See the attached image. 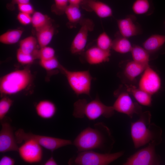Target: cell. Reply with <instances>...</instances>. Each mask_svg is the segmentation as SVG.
Instances as JSON below:
<instances>
[{"label":"cell","instance_id":"cell-16","mask_svg":"<svg viewBox=\"0 0 165 165\" xmlns=\"http://www.w3.org/2000/svg\"><path fill=\"white\" fill-rule=\"evenodd\" d=\"M82 55L86 62L97 65L109 61L111 53L110 51L102 50L96 46L89 48Z\"/></svg>","mask_w":165,"mask_h":165},{"label":"cell","instance_id":"cell-23","mask_svg":"<svg viewBox=\"0 0 165 165\" xmlns=\"http://www.w3.org/2000/svg\"><path fill=\"white\" fill-rule=\"evenodd\" d=\"M112 41V49L115 51L120 53H125L131 52L132 46L127 38L120 34L117 35Z\"/></svg>","mask_w":165,"mask_h":165},{"label":"cell","instance_id":"cell-31","mask_svg":"<svg viewBox=\"0 0 165 165\" xmlns=\"http://www.w3.org/2000/svg\"><path fill=\"white\" fill-rule=\"evenodd\" d=\"M16 56L18 62L23 65L31 64L37 58L36 55L24 53L19 49L17 50Z\"/></svg>","mask_w":165,"mask_h":165},{"label":"cell","instance_id":"cell-39","mask_svg":"<svg viewBox=\"0 0 165 165\" xmlns=\"http://www.w3.org/2000/svg\"><path fill=\"white\" fill-rule=\"evenodd\" d=\"M44 165H57V163L53 156H51L44 163Z\"/></svg>","mask_w":165,"mask_h":165},{"label":"cell","instance_id":"cell-17","mask_svg":"<svg viewBox=\"0 0 165 165\" xmlns=\"http://www.w3.org/2000/svg\"><path fill=\"white\" fill-rule=\"evenodd\" d=\"M35 109L37 115L44 119H49L53 118L57 111L55 104L48 100H43L38 101L35 105Z\"/></svg>","mask_w":165,"mask_h":165},{"label":"cell","instance_id":"cell-7","mask_svg":"<svg viewBox=\"0 0 165 165\" xmlns=\"http://www.w3.org/2000/svg\"><path fill=\"white\" fill-rule=\"evenodd\" d=\"M14 133L17 144H20L26 140H32L42 147L52 152L62 147L72 144L70 140L26 133L22 129H19Z\"/></svg>","mask_w":165,"mask_h":165},{"label":"cell","instance_id":"cell-11","mask_svg":"<svg viewBox=\"0 0 165 165\" xmlns=\"http://www.w3.org/2000/svg\"><path fill=\"white\" fill-rule=\"evenodd\" d=\"M42 147L32 140H28L19 147L17 152L21 159L26 163H39L42 160Z\"/></svg>","mask_w":165,"mask_h":165},{"label":"cell","instance_id":"cell-20","mask_svg":"<svg viewBox=\"0 0 165 165\" xmlns=\"http://www.w3.org/2000/svg\"><path fill=\"white\" fill-rule=\"evenodd\" d=\"M127 91L130 93L136 100L141 105L150 106L152 105V95L134 86H127Z\"/></svg>","mask_w":165,"mask_h":165},{"label":"cell","instance_id":"cell-2","mask_svg":"<svg viewBox=\"0 0 165 165\" xmlns=\"http://www.w3.org/2000/svg\"><path fill=\"white\" fill-rule=\"evenodd\" d=\"M139 119L131 123L130 133L134 148H138L149 143L156 146L162 141V130L154 123H151V114L149 111L142 112Z\"/></svg>","mask_w":165,"mask_h":165},{"label":"cell","instance_id":"cell-9","mask_svg":"<svg viewBox=\"0 0 165 165\" xmlns=\"http://www.w3.org/2000/svg\"><path fill=\"white\" fill-rule=\"evenodd\" d=\"M81 27L72 43L70 50L74 54L82 55L85 51L88 33L94 28L93 21L89 18H82L79 24Z\"/></svg>","mask_w":165,"mask_h":165},{"label":"cell","instance_id":"cell-29","mask_svg":"<svg viewBox=\"0 0 165 165\" xmlns=\"http://www.w3.org/2000/svg\"><path fill=\"white\" fill-rule=\"evenodd\" d=\"M112 41L105 32L101 33L96 40V46L105 51H110L112 49Z\"/></svg>","mask_w":165,"mask_h":165},{"label":"cell","instance_id":"cell-41","mask_svg":"<svg viewBox=\"0 0 165 165\" xmlns=\"http://www.w3.org/2000/svg\"></svg>","mask_w":165,"mask_h":165},{"label":"cell","instance_id":"cell-12","mask_svg":"<svg viewBox=\"0 0 165 165\" xmlns=\"http://www.w3.org/2000/svg\"><path fill=\"white\" fill-rule=\"evenodd\" d=\"M161 81L158 74L149 65L143 72L139 82V88L152 95L161 88Z\"/></svg>","mask_w":165,"mask_h":165},{"label":"cell","instance_id":"cell-28","mask_svg":"<svg viewBox=\"0 0 165 165\" xmlns=\"http://www.w3.org/2000/svg\"><path fill=\"white\" fill-rule=\"evenodd\" d=\"M31 17V24L36 31L51 22L48 16L39 12H35Z\"/></svg>","mask_w":165,"mask_h":165},{"label":"cell","instance_id":"cell-19","mask_svg":"<svg viewBox=\"0 0 165 165\" xmlns=\"http://www.w3.org/2000/svg\"><path fill=\"white\" fill-rule=\"evenodd\" d=\"M165 43V35L155 34L152 35L143 43V48L149 53L159 50Z\"/></svg>","mask_w":165,"mask_h":165},{"label":"cell","instance_id":"cell-10","mask_svg":"<svg viewBox=\"0 0 165 165\" xmlns=\"http://www.w3.org/2000/svg\"><path fill=\"white\" fill-rule=\"evenodd\" d=\"M116 95V99L112 105L115 111L125 114L130 118L134 114L139 115L142 112L141 107L133 101L127 93L121 92Z\"/></svg>","mask_w":165,"mask_h":165},{"label":"cell","instance_id":"cell-13","mask_svg":"<svg viewBox=\"0 0 165 165\" xmlns=\"http://www.w3.org/2000/svg\"><path fill=\"white\" fill-rule=\"evenodd\" d=\"M0 131V152H17V145L15 133L11 125L8 122H2Z\"/></svg>","mask_w":165,"mask_h":165},{"label":"cell","instance_id":"cell-26","mask_svg":"<svg viewBox=\"0 0 165 165\" xmlns=\"http://www.w3.org/2000/svg\"><path fill=\"white\" fill-rule=\"evenodd\" d=\"M131 52L133 61L142 64L149 65V53L144 48L134 45L132 46Z\"/></svg>","mask_w":165,"mask_h":165},{"label":"cell","instance_id":"cell-3","mask_svg":"<svg viewBox=\"0 0 165 165\" xmlns=\"http://www.w3.org/2000/svg\"><path fill=\"white\" fill-rule=\"evenodd\" d=\"M33 76L28 68L12 71L0 79L1 96L14 95L26 90L31 84Z\"/></svg>","mask_w":165,"mask_h":165},{"label":"cell","instance_id":"cell-15","mask_svg":"<svg viewBox=\"0 0 165 165\" xmlns=\"http://www.w3.org/2000/svg\"><path fill=\"white\" fill-rule=\"evenodd\" d=\"M80 6L86 11L94 12L101 18L109 17L112 15L110 7L98 0H82Z\"/></svg>","mask_w":165,"mask_h":165},{"label":"cell","instance_id":"cell-21","mask_svg":"<svg viewBox=\"0 0 165 165\" xmlns=\"http://www.w3.org/2000/svg\"><path fill=\"white\" fill-rule=\"evenodd\" d=\"M148 65L138 63L133 61H130L127 64L125 67L124 75L129 80L133 81L137 77L143 72Z\"/></svg>","mask_w":165,"mask_h":165},{"label":"cell","instance_id":"cell-32","mask_svg":"<svg viewBox=\"0 0 165 165\" xmlns=\"http://www.w3.org/2000/svg\"><path fill=\"white\" fill-rule=\"evenodd\" d=\"M39 63L42 68L48 71L59 70L61 65L56 57L49 59L39 60Z\"/></svg>","mask_w":165,"mask_h":165},{"label":"cell","instance_id":"cell-4","mask_svg":"<svg viewBox=\"0 0 165 165\" xmlns=\"http://www.w3.org/2000/svg\"><path fill=\"white\" fill-rule=\"evenodd\" d=\"M73 116L77 118L86 117L90 120H94L101 116L108 118L115 113L112 106H107L100 100L98 95L88 102L86 99H80L73 105Z\"/></svg>","mask_w":165,"mask_h":165},{"label":"cell","instance_id":"cell-35","mask_svg":"<svg viewBox=\"0 0 165 165\" xmlns=\"http://www.w3.org/2000/svg\"><path fill=\"white\" fill-rule=\"evenodd\" d=\"M17 18L20 23L23 25H28L31 24L32 17L31 15L20 12Z\"/></svg>","mask_w":165,"mask_h":165},{"label":"cell","instance_id":"cell-37","mask_svg":"<svg viewBox=\"0 0 165 165\" xmlns=\"http://www.w3.org/2000/svg\"><path fill=\"white\" fill-rule=\"evenodd\" d=\"M15 160L11 157L3 156L0 160V165H13L15 163Z\"/></svg>","mask_w":165,"mask_h":165},{"label":"cell","instance_id":"cell-1","mask_svg":"<svg viewBox=\"0 0 165 165\" xmlns=\"http://www.w3.org/2000/svg\"><path fill=\"white\" fill-rule=\"evenodd\" d=\"M115 140L111 131L104 123L98 122L94 127L82 130L72 142L77 152L98 149L104 153H110Z\"/></svg>","mask_w":165,"mask_h":165},{"label":"cell","instance_id":"cell-33","mask_svg":"<svg viewBox=\"0 0 165 165\" xmlns=\"http://www.w3.org/2000/svg\"><path fill=\"white\" fill-rule=\"evenodd\" d=\"M55 57V50L48 46L40 48L37 53V57L39 60L49 59Z\"/></svg>","mask_w":165,"mask_h":165},{"label":"cell","instance_id":"cell-5","mask_svg":"<svg viewBox=\"0 0 165 165\" xmlns=\"http://www.w3.org/2000/svg\"><path fill=\"white\" fill-rule=\"evenodd\" d=\"M59 70L65 75L71 88L77 96L85 94L90 97L91 83L94 78L89 71H71L61 64Z\"/></svg>","mask_w":165,"mask_h":165},{"label":"cell","instance_id":"cell-36","mask_svg":"<svg viewBox=\"0 0 165 165\" xmlns=\"http://www.w3.org/2000/svg\"><path fill=\"white\" fill-rule=\"evenodd\" d=\"M18 7L20 12L30 15L35 12L34 8L30 2L19 4Z\"/></svg>","mask_w":165,"mask_h":165},{"label":"cell","instance_id":"cell-22","mask_svg":"<svg viewBox=\"0 0 165 165\" xmlns=\"http://www.w3.org/2000/svg\"><path fill=\"white\" fill-rule=\"evenodd\" d=\"M132 9L136 14L149 15L154 10L152 0H135L132 5Z\"/></svg>","mask_w":165,"mask_h":165},{"label":"cell","instance_id":"cell-38","mask_svg":"<svg viewBox=\"0 0 165 165\" xmlns=\"http://www.w3.org/2000/svg\"><path fill=\"white\" fill-rule=\"evenodd\" d=\"M30 0H12L11 2L7 6L9 9H13L15 5H17L20 4L30 2Z\"/></svg>","mask_w":165,"mask_h":165},{"label":"cell","instance_id":"cell-30","mask_svg":"<svg viewBox=\"0 0 165 165\" xmlns=\"http://www.w3.org/2000/svg\"><path fill=\"white\" fill-rule=\"evenodd\" d=\"M0 100V120L2 121L9 112L13 101L7 96L1 97Z\"/></svg>","mask_w":165,"mask_h":165},{"label":"cell","instance_id":"cell-6","mask_svg":"<svg viewBox=\"0 0 165 165\" xmlns=\"http://www.w3.org/2000/svg\"><path fill=\"white\" fill-rule=\"evenodd\" d=\"M76 156L71 158L69 165H107L123 155L124 152L121 151L113 153H100L93 150L77 152Z\"/></svg>","mask_w":165,"mask_h":165},{"label":"cell","instance_id":"cell-34","mask_svg":"<svg viewBox=\"0 0 165 165\" xmlns=\"http://www.w3.org/2000/svg\"><path fill=\"white\" fill-rule=\"evenodd\" d=\"M54 2L52 8L53 11L58 15L64 13L69 5L68 0H54Z\"/></svg>","mask_w":165,"mask_h":165},{"label":"cell","instance_id":"cell-18","mask_svg":"<svg viewBox=\"0 0 165 165\" xmlns=\"http://www.w3.org/2000/svg\"><path fill=\"white\" fill-rule=\"evenodd\" d=\"M55 31V28L50 22L36 31V38L40 48L47 46L50 43Z\"/></svg>","mask_w":165,"mask_h":165},{"label":"cell","instance_id":"cell-27","mask_svg":"<svg viewBox=\"0 0 165 165\" xmlns=\"http://www.w3.org/2000/svg\"><path fill=\"white\" fill-rule=\"evenodd\" d=\"M23 33V30L19 29L8 31L0 35V42L5 44H15L20 40Z\"/></svg>","mask_w":165,"mask_h":165},{"label":"cell","instance_id":"cell-8","mask_svg":"<svg viewBox=\"0 0 165 165\" xmlns=\"http://www.w3.org/2000/svg\"><path fill=\"white\" fill-rule=\"evenodd\" d=\"M156 145L149 143L148 145L138 150L128 158L124 165H155L161 162L160 157L155 151Z\"/></svg>","mask_w":165,"mask_h":165},{"label":"cell","instance_id":"cell-14","mask_svg":"<svg viewBox=\"0 0 165 165\" xmlns=\"http://www.w3.org/2000/svg\"><path fill=\"white\" fill-rule=\"evenodd\" d=\"M134 16L129 15L125 18L117 20L120 34L123 37L128 38L139 34L141 29L136 21Z\"/></svg>","mask_w":165,"mask_h":165},{"label":"cell","instance_id":"cell-24","mask_svg":"<svg viewBox=\"0 0 165 165\" xmlns=\"http://www.w3.org/2000/svg\"><path fill=\"white\" fill-rule=\"evenodd\" d=\"M38 45L37 38L34 36H30L20 41L18 49L25 53L35 54L37 57Z\"/></svg>","mask_w":165,"mask_h":165},{"label":"cell","instance_id":"cell-40","mask_svg":"<svg viewBox=\"0 0 165 165\" xmlns=\"http://www.w3.org/2000/svg\"><path fill=\"white\" fill-rule=\"evenodd\" d=\"M82 0H68L69 4L80 6Z\"/></svg>","mask_w":165,"mask_h":165},{"label":"cell","instance_id":"cell-25","mask_svg":"<svg viewBox=\"0 0 165 165\" xmlns=\"http://www.w3.org/2000/svg\"><path fill=\"white\" fill-rule=\"evenodd\" d=\"M79 7L69 4L65 11L64 13L72 28L75 27L78 24H79L83 18Z\"/></svg>","mask_w":165,"mask_h":165}]
</instances>
